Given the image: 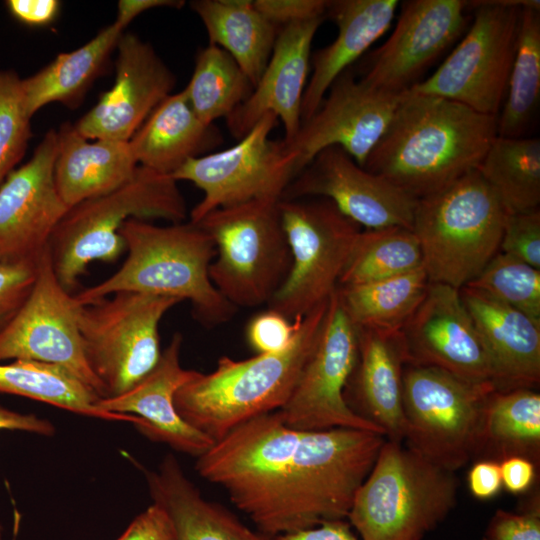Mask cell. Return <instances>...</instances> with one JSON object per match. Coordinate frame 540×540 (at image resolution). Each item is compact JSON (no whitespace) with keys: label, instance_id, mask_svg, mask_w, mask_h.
I'll use <instances>...</instances> for the list:
<instances>
[{"label":"cell","instance_id":"8fae6325","mask_svg":"<svg viewBox=\"0 0 540 540\" xmlns=\"http://www.w3.org/2000/svg\"><path fill=\"white\" fill-rule=\"evenodd\" d=\"M494 391L442 369L404 365L403 410L406 446L454 472L475 455L483 408Z\"/></svg>","mask_w":540,"mask_h":540},{"label":"cell","instance_id":"f546056e","mask_svg":"<svg viewBox=\"0 0 540 540\" xmlns=\"http://www.w3.org/2000/svg\"><path fill=\"white\" fill-rule=\"evenodd\" d=\"M214 125L194 112L185 90L171 93L129 140L139 166L172 176L187 160L221 142Z\"/></svg>","mask_w":540,"mask_h":540},{"label":"cell","instance_id":"f907efd6","mask_svg":"<svg viewBox=\"0 0 540 540\" xmlns=\"http://www.w3.org/2000/svg\"><path fill=\"white\" fill-rule=\"evenodd\" d=\"M536 465L524 457H509L500 462L502 486L509 492L520 494L527 491L536 477Z\"/></svg>","mask_w":540,"mask_h":540},{"label":"cell","instance_id":"cb8c5ba5","mask_svg":"<svg viewBox=\"0 0 540 540\" xmlns=\"http://www.w3.org/2000/svg\"><path fill=\"white\" fill-rule=\"evenodd\" d=\"M182 342V335L175 333L143 380L121 395L100 398L96 405L111 413L139 417L141 421L135 427L144 436L198 458L214 441L186 423L174 405L177 390L196 373L181 366Z\"/></svg>","mask_w":540,"mask_h":540},{"label":"cell","instance_id":"1f68e13d","mask_svg":"<svg viewBox=\"0 0 540 540\" xmlns=\"http://www.w3.org/2000/svg\"><path fill=\"white\" fill-rule=\"evenodd\" d=\"M190 5L207 31L209 44L226 51L254 87L270 59L278 27L257 10L253 0H195Z\"/></svg>","mask_w":540,"mask_h":540},{"label":"cell","instance_id":"7bdbcfd3","mask_svg":"<svg viewBox=\"0 0 540 540\" xmlns=\"http://www.w3.org/2000/svg\"><path fill=\"white\" fill-rule=\"evenodd\" d=\"M302 318L303 316H298L289 320L279 312L267 308L255 314L247 323V343L256 354L282 351L292 342Z\"/></svg>","mask_w":540,"mask_h":540},{"label":"cell","instance_id":"8992f818","mask_svg":"<svg viewBox=\"0 0 540 540\" xmlns=\"http://www.w3.org/2000/svg\"><path fill=\"white\" fill-rule=\"evenodd\" d=\"M506 213L477 169L417 200L411 230L430 283L461 289L499 251Z\"/></svg>","mask_w":540,"mask_h":540},{"label":"cell","instance_id":"7c38bea8","mask_svg":"<svg viewBox=\"0 0 540 540\" xmlns=\"http://www.w3.org/2000/svg\"><path fill=\"white\" fill-rule=\"evenodd\" d=\"M279 210L291 265L267 308L294 320L336 290L361 226L321 197L281 199Z\"/></svg>","mask_w":540,"mask_h":540},{"label":"cell","instance_id":"ee69618b","mask_svg":"<svg viewBox=\"0 0 540 540\" xmlns=\"http://www.w3.org/2000/svg\"><path fill=\"white\" fill-rule=\"evenodd\" d=\"M36 261H0V332L28 297L36 278Z\"/></svg>","mask_w":540,"mask_h":540},{"label":"cell","instance_id":"5bb4252c","mask_svg":"<svg viewBox=\"0 0 540 540\" xmlns=\"http://www.w3.org/2000/svg\"><path fill=\"white\" fill-rule=\"evenodd\" d=\"M277 117L267 113L234 146L187 160L173 175L198 187L202 199L190 212L198 223L209 212L253 200H281L298 173L282 140L270 138Z\"/></svg>","mask_w":540,"mask_h":540},{"label":"cell","instance_id":"4fadbf2b","mask_svg":"<svg viewBox=\"0 0 540 540\" xmlns=\"http://www.w3.org/2000/svg\"><path fill=\"white\" fill-rule=\"evenodd\" d=\"M179 300L121 291L83 304L78 323L89 366L106 397L121 395L143 380L157 365L159 323Z\"/></svg>","mask_w":540,"mask_h":540},{"label":"cell","instance_id":"52a82bcc","mask_svg":"<svg viewBox=\"0 0 540 540\" xmlns=\"http://www.w3.org/2000/svg\"><path fill=\"white\" fill-rule=\"evenodd\" d=\"M454 472L386 439L347 519L361 540H422L453 510Z\"/></svg>","mask_w":540,"mask_h":540},{"label":"cell","instance_id":"681fc988","mask_svg":"<svg viewBox=\"0 0 540 540\" xmlns=\"http://www.w3.org/2000/svg\"><path fill=\"white\" fill-rule=\"evenodd\" d=\"M470 493L477 499L495 497L502 486L500 463L494 460H479L469 470L467 476Z\"/></svg>","mask_w":540,"mask_h":540},{"label":"cell","instance_id":"f35d334b","mask_svg":"<svg viewBox=\"0 0 540 540\" xmlns=\"http://www.w3.org/2000/svg\"><path fill=\"white\" fill-rule=\"evenodd\" d=\"M252 89V83L236 61L212 44L198 52L192 77L184 88L194 112L206 125L227 118Z\"/></svg>","mask_w":540,"mask_h":540},{"label":"cell","instance_id":"836d02e7","mask_svg":"<svg viewBox=\"0 0 540 540\" xmlns=\"http://www.w3.org/2000/svg\"><path fill=\"white\" fill-rule=\"evenodd\" d=\"M428 277L423 267L398 276L337 286L340 302L356 328L400 332L423 300Z\"/></svg>","mask_w":540,"mask_h":540},{"label":"cell","instance_id":"44dd1931","mask_svg":"<svg viewBox=\"0 0 540 540\" xmlns=\"http://www.w3.org/2000/svg\"><path fill=\"white\" fill-rule=\"evenodd\" d=\"M405 365L442 369L474 383H490L489 360L460 290L430 283L400 330Z\"/></svg>","mask_w":540,"mask_h":540},{"label":"cell","instance_id":"9f6ffc18","mask_svg":"<svg viewBox=\"0 0 540 540\" xmlns=\"http://www.w3.org/2000/svg\"><path fill=\"white\" fill-rule=\"evenodd\" d=\"M482 540H489V539H487L486 537H484Z\"/></svg>","mask_w":540,"mask_h":540},{"label":"cell","instance_id":"b9f144b4","mask_svg":"<svg viewBox=\"0 0 540 540\" xmlns=\"http://www.w3.org/2000/svg\"><path fill=\"white\" fill-rule=\"evenodd\" d=\"M499 251L540 269L539 209L506 214Z\"/></svg>","mask_w":540,"mask_h":540},{"label":"cell","instance_id":"816d5d0a","mask_svg":"<svg viewBox=\"0 0 540 540\" xmlns=\"http://www.w3.org/2000/svg\"><path fill=\"white\" fill-rule=\"evenodd\" d=\"M272 540H358L345 520H333L318 526L284 533L272 537Z\"/></svg>","mask_w":540,"mask_h":540},{"label":"cell","instance_id":"5b68a950","mask_svg":"<svg viewBox=\"0 0 540 540\" xmlns=\"http://www.w3.org/2000/svg\"><path fill=\"white\" fill-rule=\"evenodd\" d=\"M131 218L184 222L187 208L177 181L138 166L122 186L69 208L48 244L56 277L67 291L76 288L90 263L119 259L126 251L119 232Z\"/></svg>","mask_w":540,"mask_h":540},{"label":"cell","instance_id":"3957f363","mask_svg":"<svg viewBox=\"0 0 540 540\" xmlns=\"http://www.w3.org/2000/svg\"><path fill=\"white\" fill-rule=\"evenodd\" d=\"M328 300L303 316L284 350L245 360L222 356L211 373L196 371L175 394L179 416L215 442L240 424L281 409L313 350Z\"/></svg>","mask_w":540,"mask_h":540},{"label":"cell","instance_id":"60d3db41","mask_svg":"<svg viewBox=\"0 0 540 540\" xmlns=\"http://www.w3.org/2000/svg\"><path fill=\"white\" fill-rule=\"evenodd\" d=\"M21 81L16 72L0 70V186L22 160L32 136Z\"/></svg>","mask_w":540,"mask_h":540},{"label":"cell","instance_id":"4dcf8cb0","mask_svg":"<svg viewBox=\"0 0 540 540\" xmlns=\"http://www.w3.org/2000/svg\"><path fill=\"white\" fill-rule=\"evenodd\" d=\"M126 27L115 19L81 47L58 54L37 73L22 79L23 102L29 117L53 102L76 107L105 68Z\"/></svg>","mask_w":540,"mask_h":540},{"label":"cell","instance_id":"7a4b0ae2","mask_svg":"<svg viewBox=\"0 0 540 540\" xmlns=\"http://www.w3.org/2000/svg\"><path fill=\"white\" fill-rule=\"evenodd\" d=\"M127 257L113 275L76 296L89 304L121 291L170 297L192 304L207 326L228 321L236 307L213 285L209 268L216 255L210 235L197 223L159 226L128 219L120 229Z\"/></svg>","mask_w":540,"mask_h":540},{"label":"cell","instance_id":"f6af8a7d","mask_svg":"<svg viewBox=\"0 0 540 540\" xmlns=\"http://www.w3.org/2000/svg\"><path fill=\"white\" fill-rule=\"evenodd\" d=\"M485 537L489 540H540L539 502L532 501L519 513L497 510Z\"/></svg>","mask_w":540,"mask_h":540},{"label":"cell","instance_id":"7402d4cb","mask_svg":"<svg viewBox=\"0 0 540 540\" xmlns=\"http://www.w3.org/2000/svg\"><path fill=\"white\" fill-rule=\"evenodd\" d=\"M116 49L113 86L74 124L88 140L128 142L175 86L172 71L138 36L123 34Z\"/></svg>","mask_w":540,"mask_h":540},{"label":"cell","instance_id":"484cf974","mask_svg":"<svg viewBox=\"0 0 540 540\" xmlns=\"http://www.w3.org/2000/svg\"><path fill=\"white\" fill-rule=\"evenodd\" d=\"M358 356L344 391L349 408L377 426L388 440L402 442L405 433L400 332L357 328Z\"/></svg>","mask_w":540,"mask_h":540},{"label":"cell","instance_id":"d590c367","mask_svg":"<svg viewBox=\"0 0 540 540\" xmlns=\"http://www.w3.org/2000/svg\"><path fill=\"white\" fill-rule=\"evenodd\" d=\"M506 214L539 209L540 140L498 136L476 168Z\"/></svg>","mask_w":540,"mask_h":540},{"label":"cell","instance_id":"ac0fdd59","mask_svg":"<svg viewBox=\"0 0 540 540\" xmlns=\"http://www.w3.org/2000/svg\"><path fill=\"white\" fill-rule=\"evenodd\" d=\"M471 12L463 0H409L394 30L369 56L361 78L383 92L411 89L432 63L465 32Z\"/></svg>","mask_w":540,"mask_h":540},{"label":"cell","instance_id":"d6a6232c","mask_svg":"<svg viewBox=\"0 0 540 540\" xmlns=\"http://www.w3.org/2000/svg\"><path fill=\"white\" fill-rule=\"evenodd\" d=\"M540 457V394L534 389L492 391L484 404L474 457L501 462Z\"/></svg>","mask_w":540,"mask_h":540},{"label":"cell","instance_id":"bcb514c9","mask_svg":"<svg viewBox=\"0 0 540 540\" xmlns=\"http://www.w3.org/2000/svg\"><path fill=\"white\" fill-rule=\"evenodd\" d=\"M257 10L275 26L325 18L326 0H253Z\"/></svg>","mask_w":540,"mask_h":540},{"label":"cell","instance_id":"6da1fadb","mask_svg":"<svg viewBox=\"0 0 540 540\" xmlns=\"http://www.w3.org/2000/svg\"><path fill=\"white\" fill-rule=\"evenodd\" d=\"M497 135L495 116L406 91L363 168L420 199L476 169Z\"/></svg>","mask_w":540,"mask_h":540},{"label":"cell","instance_id":"2e32d148","mask_svg":"<svg viewBox=\"0 0 540 540\" xmlns=\"http://www.w3.org/2000/svg\"><path fill=\"white\" fill-rule=\"evenodd\" d=\"M81 306L57 279L47 247L36 261L28 297L0 332V361L23 359L63 367L105 398L85 356L78 323Z\"/></svg>","mask_w":540,"mask_h":540},{"label":"cell","instance_id":"9c48e42d","mask_svg":"<svg viewBox=\"0 0 540 540\" xmlns=\"http://www.w3.org/2000/svg\"><path fill=\"white\" fill-rule=\"evenodd\" d=\"M300 436L276 411L266 413L215 441L195 468L205 480L223 487L258 531L268 535Z\"/></svg>","mask_w":540,"mask_h":540},{"label":"cell","instance_id":"f1b7e54d","mask_svg":"<svg viewBox=\"0 0 540 540\" xmlns=\"http://www.w3.org/2000/svg\"><path fill=\"white\" fill-rule=\"evenodd\" d=\"M145 476L153 503L172 523L175 540H272L206 500L173 455L165 456L158 469L145 471Z\"/></svg>","mask_w":540,"mask_h":540},{"label":"cell","instance_id":"8d00e7d4","mask_svg":"<svg viewBox=\"0 0 540 540\" xmlns=\"http://www.w3.org/2000/svg\"><path fill=\"white\" fill-rule=\"evenodd\" d=\"M540 99V2L522 6L517 49L509 75L502 112L497 117L501 137H524Z\"/></svg>","mask_w":540,"mask_h":540},{"label":"cell","instance_id":"9a60e30c","mask_svg":"<svg viewBox=\"0 0 540 540\" xmlns=\"http://www.w3.org/2000/svg\"><path fill=\"white\" fill-rule=\"evenodd\" d=\"M357 356V328L347 316L336 288L297 384L286 404L276 411L284 424L298 431L353 428L384 435L354 413L344 399Z\"/></svg>","mask_w":540,"mask_h":540},{"label":"cell","instance_id":"277c9868","mask_svg":"<svg viewBox=\"0 0 540 540\" xmlns=\"http://www.w3.org/2000/svg\"><path fill=\"white\" fill-rule=\"evenodd\" d=\"M385 440L353 428L301 431L269 536L347 519Z\"/></svg>","mask_w":540,"mask_h":540},{"label":"cell","instance_id":"e0dca14e","mask_svg":"<svg viewBox=\"0 0 540 540\" xmlns=\"http://www.w3.org/2000/svg\"><path fill=\"white\" fill-rule=\"evenodd\" d=\"M402 95L375 89L357 79L350 68L345 70L332 83L314 115L302 122L295 137L289 142L282 140L298 175L319 152L332 146L343 149L363 167Z\"/></svg>","mask_w":540,"mask_h":540},{"label":"cell","instance_id":"11a10c76","mask_svg":"<svg viewBox=\"0 0 540 540\" xmlns=\"http://www.w3.org/2000/svg\"><path fill=\"white\" fill-rule=\"evenodd\" d=\"M1 537H2V526L0 524V540H1Z\"/></svg>","mask_w":540,"mask_h":540},{"label":"cell","instance_id":"e575fe53","mask_svg":"<svg viewBox=\"0 0 540 540\" xmlns=\"http://www.w3.org/2000/svg\"><path fill=\"white\" fill-rule=\"evenodd\" d=\"M0 392L24 396L68 411L110 421L140 422L134 415L118 414L97 407L100 396L63 367L17 359L0 364Z\"/></svg>","mask_w":540,"mask_h":540},{"label":"cell","instance_id":"603a6c76","mask_svg":"<svg viewBox=\"0 0 540 540\" xmlns=\"http://www.w3.org/2000/svg\"><path fill=\"white\" fill-rule=\"evenodd\" d=\"M324 18L283 26L270 59L248 98L227 118L230 133L241 139L267 113L284 126V142L302 125L301 107L311 66V46Z\"/></svg>","mask_w":540,"mask_h":540},{"label":"cell","instance_id":"7dc6e473","mask_svg":"<svg viewBox=\"0 0 540 540\" xmlns=\"http://www.w3.org/2000/svg\"><path fill=\"white\" fill-rule=\"evenodd\" d=\"M117 540H175V535L167 514L152 503L133 519Z\"/></svg>","mask_w":540,"mask_h":540},{"label":"cell","instance_id":"30bf717a","mask_svg":"<svg viewBox=\"0 0 540 540\" xmlns=\"http://www.w3.org/2000/svg\"><path fill=\"white\" fill-rule=\"evenodd\" d=\"M525 1H469L472 24L426 80L409 92L445 98L498 117L514 61Z\"/></svg>","mask_w":540,"mask_h":540},{"label":"cell","instance_id":"ab89813d","mask_svg":"<svg viewBox=\"0 0 540 540\" xmlns=\"http://www.w3.org/2000/svg\"><path fill=\"white\" fill-rule=\"evenodd\" d=\"M466 287L540 321V269L498 251Z\"/></svg>","mask_w":540,"mask_h":540},{"label":"cell","instance_id":"83f0119b","mask_svg":"<svg viewBox=\"0 0 540 540\" xmlns=\"http://www.w3.org/2000/svg\"><path fill=\"white\" fill-rule=\"evenodd\" d=\"M54 166L57 190L68 208L128 182L138 163L128 142L88 140L70 123L57 131Z\"/></svg>","mask_w":540,"mask_h":540},{"label":"cell","instance_id":"ba28073f","mask_svg":"<svg viewBox=\"0 0 540 540\" xmlns=\"http://www.w3.org/2000/svg\"><path fill=\"white\" fill-rule=\"evenodd\" d=\"M279 202L261 199L218 208L197 223L216 248L210 279L236 308L268 304L288 275L291 255Z\"/></svg>","mask_w":540,"mask_h":540},{"label":"cell","instance_id":"db71d44e","mask_svg":"<svg viewBox=\"0 0 540 540\" xmlns=\"http://www.w3.org/2000/svg\"><path fill=\"white\" fill-rule=\"evenodd\" d=\"M183 1L177 0H121L118 2L116 19L128 25L141 13L157 7L183 6Z\"/></svg>","mask_w":540,"mask_h":540},{"label":"cell","instance_id":"ffe728a7","mask_svg":"<svg viewBox=\"0 0 540 540\" xmlns=\"http://www.w3.org/2000/svg\"><path fill=\"white\" fill-rule=\"evenodd\" d=\"M57 151L52 129L0 186V261H36L68 211L54 178Z\"/></svg>","mask_w":540,"mask_h":540},{"label":"cell","instance_id":"d4e9b609","mask_svg":"<svg viewBox=\"0 0 540 540\" xmlns=\"http://www.w3.org/2000/svg\"><path fill=\"white\" fill-rule=\"evenodd\" d=\"M491 368L495 391L534 389L540 382V321L469 287L460 289Z\"/></svg>","mask_w":540,"mask_h":540},{"label":"cell","instance_id":"4316f807","mask_svg":"<svg viewBox=\"0 0 540 540\" xmlns=\"http://www.w3.org/2000/svg\"><path fill=\"white\" fill-rule=\"evenodd\" d=\"M399 6L397 0L330 1L326 15L338 34L328 46L311 55L312 73L301 107L302 122L320 107L332 83L390 27Z\"/></svg>","mask_w":540,"mask_h":540},{"label":"cell","instance_id":"74e56055","mask_svg":"<svg viewBox=\"0 0 540 540\" xmlns=\"http://www.w3.org/2000/svg\"><path fill=\"white\" fill-rule=\"evenodd\" d=\"M421 267L420 245L411 229L394 226L361 230L338 286L378 281Z\"/></svg>","mask_w":540,"mask_h":540},{"label":"cell","instance_id":"d6986e66","mask_svg":"<svg viewBox=\"0 0 540 540\" xmlns=\"http://www.w3.org/2000/svg\"><path fill=\"white\" fill-rule=\"evenodd\" d=\"M321 197L366 229L412 228L416 198L358 165L343 149L319 152L285 190L282 199Z\"/></svg>","mask_w":540,"mask_h":540},{"label":"cell","instance_id":"f5cc1de1","mask_svg":"<svg viewBox=\"0 0 540 540\" xmlns=\"http://www.w3.org/2000/svg\"><path fill=\"white\" fill-rule=\"evenodd\" d=\"M19 430L51 436L55 432L53 424L34 414L18 413L0 406V430Z\"/></svg>","mask_w":540,"mask_h":540},{"label":"cell","instance_id":"c3c4849f","mask_svg":"<svg viewBox=\"0 0 540 540\" xmlns=\"http://www.w3.org/2000/svg\"><path fill=\"white\" fill-rule=\"evenodd\" d=\"M5 5L15 19L32 27L50 25L61 7L57 0H8Z\"/></svg>","mask_w":540,"mask_h":540}]
</instances>
